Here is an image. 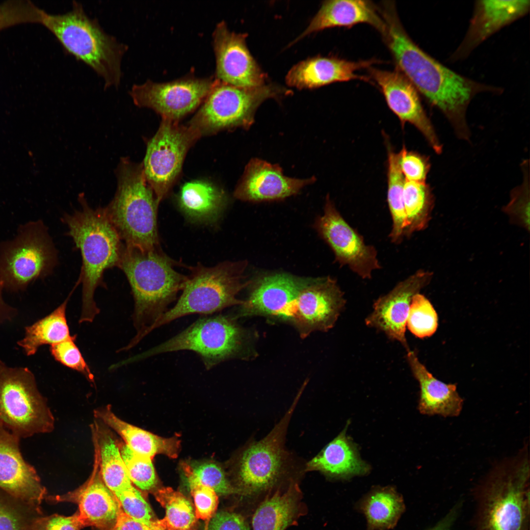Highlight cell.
Wrapping results in <instances>:
<instances>
[{
    "label": "cell",
    "instance_id": "1",
    "mask_svg": "<svg viewBox=\"0 0 530 530\" xmlns=\"http://www.w3.org/2000/svg\"><path fill=\"white\" fill-rule=\"evenodd\" d=\"M384 35L398 68L433 106L447 118L456 134L468 140L466 120L469 104L477 94H499L502 89L473 80L450 70L427 54L410 38L393 6L383 10Z\"/></svg>",
    "mask_w": 530,
    "mask_h": 530
},
{
    "label": "cell",
    "instance_id": "2",
    "mask_svg": "<svg viewBox=\"0 0 530 530\" xmlns=\"http://www.w3.org/2000/svg\"><path fill=\"white\" fill-rule=\"evenodd\" d=\"M175 264L160 249L142 252L124 247L118 267L132 289L134 302L132 320L136 333L120 351L130 350L149 334L151 326L183 289L187 276L177 271Z\"/></svg>",
    "mask_w": 530,
    "mask_h": 530
},
{
    "label": "cell",
    "instance_id": "3",
    "mask_svg": "<svg viewBox=\"0 0 530 530\" xmlns=\"http://www.w3.org/2000/svg\"><path fill=\"white\" fill-rule=\"evenodd\" d=\"M81 209L66 214L63 221L68 234L80 249L82 260L80 276L82 283V305L79 323L91 322L100 309L94 300L96 288L103 286L104 271L119 266L125 245L109 221L105 208L93 209L83 194H80Z\"/></svg>",
    "mask_w": 530,
    "mask_h": 530
},
{
    "label": "cell",
    "instance_id": "4",
    "mask_svg": "<svg viewBox=\"0 0 530 530\" xmlns=\"http://www.w3.org/2000/svg\"><path fill=\"white\" fill-rule=\"evenodd\" d=\"M48 29L63 51L91 68L103 79L105 90L118 88L123 76L122 61L128 47L106 32L90 18L80 2L63 14L43 10L40 24Z\"/></svg>",
    "mask_w": 530,
    "mask_h": 530
},
{
    "label": "cell",
    "instance_id": "5",
    "mask_svg": "<svg viewBox=\"0 0 530 530\" xmlns=\"http://www.w3.org/2000/svg\"><path fill=\"white\" fill-rule=\"evenodd\" d=\"M115 173L116 193L105 209L121 240L126 247L142 252L160 249L157 223L159 204L146 181L142 163L123 157Z\"/></svg>",
    "mask_w": 530,
    "mask_h": 530
},
{
    "label": "cell",
    "instance_id": "6",
    "mask_svg": "<svg viewBox=\"0 0 530 530\" xmlns=\"http://www.w3.org/2000/svg\"><path fill=\"white\" fill-rule=\"evenodd\" d=\"M244 261L220 263L212 267L198 263L188 267L190 275L175 305L151 326L149 333L163 325L187 315H209L242 303L239 292L248 285L245 281Z\"/></svg>",
    "mask_w": 530,
    "mask_h": 530
},
{
    "label": "cell",
    "instance_id": "7",
    "mask_svg": "<svg viewBox=\"0 0 530 530\" xmlns=\"http://www.w3.org/2000/svg\"><path fill=\"white\" fill-rule=\"evenodd\" d=\"M490 476L478 501L476 530H528L530 468L517 459Z\"/></svg>",
    "mask_w": 530,
    "mask_h": 530
},
{
    "label": "cell",
    "instance_id": "8",
    "mask_svg": "<svg viewBox=\"0 0 530 530\" xmlns=\"http://www.w3.org/2000/svg\"><path fill=\"white\" fill-rule=\"evenodd\" d=\"M246 334L232 318L218 315L199 318L168 340L127 360L138 361L164 353L189 350L201 358L209 370L222 362L243 357Z\"/></svg>",
    "mask_w": 530,
    "mask_h": 530
},
{
    "label": "cell",
    "instance_id": "9",
    "mask_svg": "<svg viewBox=\"0 0 530 530\" xmlns=\"http://www.w3.org/2000/svg\"><path fill=\"white\" fill-rule=\"evenodd\" d=\"M274 84L253 87H239L216 81L188 124L202 136L224 130L248 129L255 112L265 100L290 94Z\"/></svg>",
    "mask_w": 530,
    "mask_h": 530
},
{
    "label": "cell",
    "instance_id": "10",
    "mask_svg": "<svg viewBox=\"0 0 530 530\" xmlns=\"http://www.w3.org/2000/svg\"><path fill=\"white\" fill-rule=\"evenodd\" d=\"M302 387L281 419L262 439H251L242 450L237 464L240 490L252 494L271 487L282 477L299 467L293 455L285 447L286 436Z\"/></svg>",
    "mask_w": 530,
    "mask_h": 530
},
{
    "label": "cell",
    "instance_id": "11",
    "mask_svg": "<svg viewBox=\"0 0 530 530\" xmlns=\"http://www.w3.org/2000/svg\"><path fill=\"white\" fill-rule=\"evenodd\" d=\"M54 419L27 368H11L0 360V425L20 437L51 432Z\"/></svg>",
    "mask_w": 530,
    "mask_h": 530
},
{
    "label": "cell",
    "instance_id": "12",
    "mask_svg": "<svg viewBox=\"0 0 530 530\" xmlns=\"http://www.w3.org/2000/svg\"><path fill=\"white\" fill-rule=\"evenodd\" d=\"M56 260L55 248L43 223L38 220L22 225L15 238L0 249V278L3 288L23 290L50 273Z\"/></svg>",
    "mask_w": 530,
    "mask_h": 530
},
{
    "label": "cell",
    "instance_id": "13",
    "mask_svg": "<svg viewBox=\"0 0 530 530\" xmlns=\"http://www.w3.org/2000/svg\"><path fill=\"white\" fill-rule=\"evenodd\" d=\"M200 137L189 125L161 119L157 132L148 141L142 162L146 181L159 204L179 176L187 151Z\"/></svg>",
    "mask_w": 530,
    "mask_h": 530
},
{
    "label": "cell",
    "instance_id": "14",
    "mask_svg": "<svg viewBox=\"0 0 530 530\" xmlns=\"http://www.w3.org/2000/svg\"><path fill=\"white\" fill-rule=\"evenodd\" d=\"M215 81L213 77L192 75L165 82L148 80L134 84L129 94L137 106L152 109L161 119L179 121L201 105Z\"/></svg>",
    "mask_w": 530,
    "mask_h": 530
},
{
    "label": "cell",
    "instance_id": "15",
    "mask_svg": "<svg viewBox=\"0 0 530 530\" xmlns=\"http://www.w3.org/2000/svg\"><path fill=\"white\" fill-rule=\"evenodd\" d=\"M315 227L331 248L341 265H347L364 279L371 278L372 271L381 268L375 247L365 243L362 236L345 220L328 196L323 214L317 218Z\"/></svg>",
    "mask_w": 530,
    "mask_h": 530
},
{
    "label": "cell",
    "instance_id": "16",
    "mask_svg": "<svg viewBox=\"0 0 530 530\" xmlns=\"http://www.w3.org/2000/svg\"><path fill=\"white\" fill-rule=\"evenodd\" d=\"M345 303L335 279L329 276L314 279L292 302L288 321L302 338L314 331H326L333 327Z\"/></svg>",
    "mask_w": 530,
    "mask_h": 530
},
{
    "label": "cell",
    "instance_id": "17",
    "mask_svg": "<svg viewBox=\"0 0 530 530\" xmlns=\"http://www.w3.org/2000/svg\"><path fill=\"white\" fill-rule=\"evenodd\" d=\"M246 37V33L230 30L223 21L216 25L212 33L216 79L243 87L266 84V76L251 54Z\"/></svg>",
    "mask_w": 530,
    "mask_h": 530
},
{
    "label": "cell",
    "instance_id": "18",
    "mask_svg": "<svg viewBox=\"0 0 530 530\" xmlns=\"http://www.w3.org/2000/svg\"><path fill=\"white\" fill-rule=\"evenodd\" d=\"M432 276L430 272L419 270L397 284L375 301L366 324L384 332L408 351L405 331L411 302L414 295L429 283Z\"/></svg>",
    "mask_w": 530,
    "mask_h": 530
},
{
    "label": "cell",
    "instance_id": "19",
    "mask_svg": "<svg viewBox=\"0 0 530 530\" xmlns=\"http://www.w3.org/2000/svg\"><path fill=\"white\" fill-rule=\"evenodd\" d=\"M371 74L390 109L401 122L414 126L436 153H441L442 145L411 82L399 71L371 69Z\"/></svg>",
    "mask_w": 530,
    "mask_h": 530
},
{
    "label": "cell",
    "instance_id": "20",
    "mask_svg": "<svg viewBox=\"0 0 530 530\" xmlns=\"http://www.w3.org/2000/svg\"><path fill=\"white\" fill-rule=\"evenodd\" d=\"M19 437L0 425V489L40 509L47 492L36 470L23 458Z\"/></svg>",
    "mask_w": 530,
    "mask_h": 530
},
{
    "label": "cell",
    "instance_id": "21",
    "mask_svg": "<svg viewBox=\"0 0 530 530\" xmlns=\"http://www.w3.org/2000/svg\"><path fill=\"white\" fill-rule=\"evenodd\" d=\"M312 280L283 273L264 276L254 283L238 316L262 315L285 320L292 303Z\"/></svg>",
    "mask_w": 530,
    "mask_h": 530
},
{
    "label": "cell",
    "instance_id": "22",
    "mask_svg": "<svg viewBox=\"0 0 530 530\" xmlns=\"http://www.w3.org/2000/svg\"><path fill=\"white\" fill-rule=\"evenodd\" d=\"M315 180L314 177L305 179L287 177L279 165L254 158L246 165L234 196L250 202L281 200L297 193Z\"/></svg>",
    "mask_w": 530,
    "mask_h": 530
},
{
    "label": "cell",
    "instance_id": "23",
    "mask_svg": "<svg viewBox=\"0 0 530 530\" xmlns=\"http://www.w3.org/2000/svg\"><path fill=\"white\" fill-rule=\"evenodd\" d=\"M528 0H477L473 16L464 40L451 58L467 56L476 47L502 27L525 15Z\"/></svg>",
    "mask_w": 530,
    "mask_h": 530
},
{
    "label": "cell",
    "instance_id": "24",
    "mask_svg": "<svg viewBox=\"0 0 530 530\" xmlns=\"http://www.w3.org/2000/svg\"><path fill=\"white\" fill-rule=\"evenodd\" d=\"M58 501L77 503L79 518L83 527L93 526L107 530L115 523L121 509L113 492L105 484L94 459L93 471L82 485L67 495L58 496Z\"/></svg>",
    "mask_w": 530,
    "mask_h": 530
},
{
    "label": "cell",
    "instance_id": "25",
    "mask_svg": "<svg viewBox=\"0 0 530 530\" xmlns=\"http://www.w3.org/2000/svg\"><path fill=\"white\" fill-rule=\"evenodd\" d=\"M376 62L374 60L352 61L335 57H314L292 67L286 76V81L291 87L311 89L337 82L367 80V78L356 72Z\"/></svg>",
    "mask_w": 530,
    "mask_h": 530
},
{
    "label": "cell",
    "instance_id": "26",
    "mask_svg": "<svg viewBox=\"0 0 530 530\" xmlns=\"http://www.w3.org/2000/svg\"><path fill=\"white\" fill-rule=\"evenodd\" d=\"M408 362L420 388L418 409L424 415L456 417L461 413L463 400L456 385L435 378L420 361L414 351H407Z\"/></svg>",
    "mask_w": 530,
    "mask_h": 530
},
{
    "label": "cell",
    "instance_id": "27",
    "mask_svg": "<svg viewBox=\"0 0 530 530\" xmlns=\"http://www.w3.org/2000/svg\"><path fill=\"white\" fill-rule=\"evenodd\" d=\"M365 23L371 25L383 35L386 26L369 1L360 0H332L323 2L309 26L294 43L313 32L334 27H350Z\"/></svg>",
    "mask_w": 530,
    "mask_h": 530
},
{
    "label": "cell",
    "instance_id": "28",
    "mask_svg": "<svg viewBox=\"0 0 530 530\" xmlns=\"http://www.w3.org/2000/svg\"><path fill=\"white\" fill-rule=\"evenodd\" d=\"M343 430L305 464V472L318 471L327 477L348 479L367 474L368 464L360 457L357 449Z\"/></svg>",
    "mask_w": 530,
    "mask_h": 530
},
{
    "label": "cell",
    "instance_id": "29",
    "mask_svg": "<svg viewBox=\"0 0 530 530\" xmlns=\"http://www.w3.org/2000/svg\"><path fill=\"white\" fill-rule=\"evenodd\" d=\"M91 430L94 459L105 484L113 493L132 485L121 455L120 440L99 419L95 418Z\"/></svg>",
    "mask_w": 530,
    "mask_h": 530
},
{
    "label": "cell",
    "instance_id": "30",
    "mask_svg": "<svg viewBox=\"0 0 530 530\" xmlns=\"http://www.w3.org/2000/svg\"><path fill=\"white\" fill-rule=\"evenodd\" d=\"M224 192L211 182L195 180L184 184L178 196V205L190 220L212 222L226 203Z\"/></svg>",
    "mask_w": 530,
    "mask_h": 530
},
{
    "label": "cell",
    "instance_id": "31",
    "mask_svg": "<svg viewBox=\"0 0 530 530\" xmlns=\"http://www.w3.org/2000/svg\"><path fill=\"white\" fill-rule=\"evenodd\" d=\"M357 507L366 518L367 530L393 529L405 509L402 496L391 486L373 487Z\"/></svg>",
    "mask_w": 530,
    "mask_h": 530
},
{
    "label": "cell",
    "instance_id": "32",
    "mask_svg": "<svg viewBox=\"0 0 530 530\" xmlns=\"http://www.w3.org/2000/svg\"><path fill=\"white\" fill-rule=\"evenodd\" d=\"M300 490L293 479L283 493L278 491L266 498L252 518V530H284L293 520Z\"/></svg>",
    "mask_w": 530,
    "mask_h": 530
},
{
    "label": "cell",
    "instance_id": "33",
    "mask_svg": "<svg viewBox=\"0 0 530 530\" xmlns=\"http://www.w3.org/2000/svg\"><path fill=\"white\" fill-rule=\"evenodd\" d=\"M70 295L52 313L25 328V336L18 344L27 355L34 354L42 345L55 344L72 337L66 317Z\"/></svg>",
    "mask_w": 530,
    "mask_h": 530
},
{
    "label": "cell",
    "instance_id": "34",
    "mask_svg": "<svg viewBox=\"0 0 530 530\" xmlns=\"http://www.w3.org/2000/svg\"><path fill=\"white\" fill-rule=\"evenodd\" d=\"M403 196L406 218L404 237H408L427 227L434 199L431 188L425 182L405 180Z\"/></svg>",
    "mask_w": 530,
    "mask_h": 530
},
{
    "label": "cell",
    "instance_id": "35",
    "mask_svg": "<svg viewBox=\"0 0 530 530\" xmlns=\"http://www.w3.org/2000/svg\"><path fill=\"white\" fill-rule=\"evenodd\" d=\"M387 201L392 220L389 238L398 243L404 237L406 218L403 202L405 179L399 166V154L388 149Z\"/></svg>",
    "mask_w": 530,
    "mask_h": 530
},
{
    "label": "cell",
    "instance_id": "36",
    "mask_svg": "<svg viewBox=\"0 0 530 530\" xmlns=\"http://www.w3.org/2000/svg\"><path fill=\"white\" fill-rule=\"evenodd\" d=\"M157 501L165 510V516L156 520V530H190L195 522L192 505L181 493L170 487L162 488L155 493Z\"/></svg>",
    "mask_w": 530,
    "mask_h": 530
},
{
    "label": "cell",
    "instance_id": "37",
    "mask_svg": "<svg viewBox=\"0 0 530 530\" xmlns=\"http://www.w3.org/2000/svg\"><path fill=\"white\" fill-rule=\"evenodd\" d=\"M41 510L0 492V530H30Z\"/></svg>",
    "mask_w": 530,
    "mask_h": 530
},
{
    "label": "cell",
    "instance_id": "38",
    "mask_svg": "<svg viewBox=\"0 0 530 530\" xmlns=\"http://www.w3.org/2000/svg\"><path fill=\"white\" fill-rule=\"evenodd\" d=\"M406 326L411 333L419 338L430 337L437 330V313L430 301L419 293L412 299Z\"/></svg>",
    "mask_w": 530,
    "mask_h": 530
},
{
    "label": "cell",
    "instance_id": "39",
    "mask_svg": "<svg viewBox=\"0 0 530 530\" xmlns=\"http://www.w3.org/2000/svg\"><path fill=\"white\" fill-rule=\"evenodd\" d=\"M120 451L132 484L143 491L153 489L157 478L152 459L135 453L121 441Z\"/></svg>",
    "mask_w": 530,
    "mask_h": 530
},
{
    "label": "cell",
    "instance_id": "40",
    "mask_svg": "<svg viewBox=\"0 0 530 530\" xmlns=\"http://www.w3.org/2000/svg\"><path fill=\"white\" fill-rule=\"evenodd\" d=\"M182 468L194 499L196 518L209 521L213 516L218 504L216 493L197 480L189 464L184 463Z\"/></svg>",
    "mask_w": 530,
    "mask_h": 530
},
{
    "label": "cell",
    "instance_id": "41",
    "mask_svg": "<svg viewBox=\"0 0 530 530\" xmlns=\"http://www.w3.org/2000/svg\"><path fill=\"white\" fill-rule=\"evenodd\" d=\"M42 11V9L29 0L4 2L0 4V30L22 24H39Z\"/></svg>",
    "mask_w": 530,
    "mask_h": 530
},
{
    "label": "cell",
    "instance_id": "42",
    "mask_svg": "<svg viewBox=\"0 0 530 530\" xmlns=\"http://www.w3.org/2000/svg\"><path fill=\"white\" fill-rule=\"evenodd\" d=\"M113 493L125 513L155 530L151 507L132 484Z\"/></svg>",
    "mask_w": 530,
    "mask_h": 530
},
{
    "label": "cell",
    "instance_id": "43",
    "mask_svg": "<svg viewBox=\"0 0 530 530\" xmlns=\"http://www.w3.org/2000/svg\"><path fill=\"white\" fill-rule=\"evenodd\" d=\"M76 335L65 341L51 345L50 351L54 359L64 366L77 371L90 382L94 375L75 344Z\"/></svg>",
    "mask_w": 530,
    "mask_h": 530
},
{
    "label": "cell",
    "instance_id": "44",
    "mask_svg": "<svg viewBox=\"0 0 530 530\" xmlns=\"http://www.w3.org/2000/svg\"><path fill=\"white\" fill-rule=\"evenodd\" d=\"M194 477L202 484L212 489L216 493L228 495L240 492L233 487L225 477L222 469L212 463H203L191 466Z\"/></svg>",
    "mask_w": 530,
    "mask_h": 530
},
{
    "label": "cell",
    "instance_id": "45",
    "mask_svg": "<svg viewBox=\"0 0 530 530\" xmlns=\"http://www.w3.org/2000/svg\"><path fill=\"white\" fill-rule=\"evenodd\" d=\"M399 153V166L406 181L425 182L430 168L428 159L415 152L408 151L405 146Z\"/></svg>",
    "mask_w": 530,
    "mask_h": 530
},
{
    "label": "cell",
    "instance_id": "46",
    "mask_svg": "<svg viewBox=\"0 0 530 530\" xmlns=\"http://www.w3.org/2000/svg\"><path fill=\"white\" fill-rule=\"evenodd\" d=\"M523 172V181L521 185L513 190L511 194V200L506 206V212L513 216H520L523 218L526 224L529 226L530 206V177L529 161H524L522 164Z\"/></svg>",
    "mask_w": 530,
    "mask_h": 530
},
{
    "label": "cell",
    "instance_id": "47",
    "mask_svg": "<svg viewBox=\"0 0 530 530\" xmlns=\"http://www.w3.org/2000/svg\"><path fill=\"white\" fill-rule=\"evenodd\" d=\"M83 527L78 513L70 516L54 514L35 517L32 522L30 530H80Z\"/></svg>",
    "mask_w": 530,
    "mask_h": 530
},
{
    "label": "cell",
    "instance_id": "48",
    "mask_svg": "<svg viewBox=\"0 0 530 530\" xmlns=\"http://www.w3.org/2000/svg\"><path fill=\"white\" fill-rule=\"evenodd\" d=\"M207 530H250L245 519L237 513L220 511L209 521Z\"/></svg>",
    "mask_w": 530,
    "mask_h": 530
},
{
    "label": "cell",
    "instance_id": "49",
    "mask_svg": "<svg viewBox=\"0 0 530 530\" xmlns=\"http://www.w3.org/2000/svg\"><path fill=\"white\" fill-rule=\"evenodd\" d=\"M107 530H154L125 513L121 509L114 525Z\"/></svg>",
    "mask_w": 530,
    "mask_h": 530
},
{
    "label": "cell",
    "instance_id": "50",
    "mask_svg": "<svg viewBox=\"0 0 530 530\" xmlns=\"http://www.w3.org/2000/svg\"><path fill=\"white\" fill-rule=\"evenodd\" d=\"M4 289L0 278V323L10 319L15 314V310L7 305L2 297V291Z\"/></svg>",
    "mask_w": 530,
    "mask_h": 530
},
{
    "label": "cell",
    "instance_id": "51",
    "mask_svg": "<svg viewBox=\"0 0 530 530\" xmlns=\"http://www.w3.org/2000/svg\"><path fill=\"white\" fill-rule=\"evenodd\" d=\"M453 525L452 519L447 516H445L433 527L426 530H451Z\"/></svg>",
    "mask_w": 530,
    "mask_h": 530
}]
</instances>
